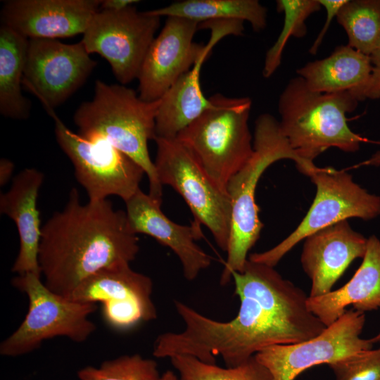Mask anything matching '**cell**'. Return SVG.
I'll return each instance as SVG.
<instances>
[{"instance_id":"6da1fadb","label":"cell","mask_w":380,"mask_h":380,"mask_svg":"<svg viewBox=\"0 0 380 380\" xmlns=\"http://www.w3.org/2000/svg\"><path fill=\"white\" fill-rule=\"evenodd\" d=\"M139 251L125 211L115 210L108 199L82 204L72 188L64 208L42 226L39 264L45 286L69 298L86 279L129 264Z\"/></svg>"},{"instance_id":"7a4b0ae2","label":"cell","mask_w":380,"mask_h":380,"mask_svg":"<svg viewBox=\"0 0 380 380\" xmlns=\"http://www.w3.org/2000/svg\"><path fill=\"white\" fill-rule=\"evenodd\" d=\"M159 103L142 100L123 84L98 80L92 100L80 104L74 122L84 139L108 142L137 163L148 177V194L162 201L163 185L148 148V141L156 138Z\"/></svg>"},{"instance_id":"3957f363","label":"cell","mask_w":380,"mask_h":380,"mask_svg":"<svg viewBox=\"0 0 380 380\" xmlns=\"http://www.w3.org/2000/svg\"><path fill=\"white\" fill-rule=\"evenodd\" d=\"M358 102L350 91H313L303 78L294 77L279 98L280 129L296 154L309 164L330 147L355 152L367 139L350 129L346 114L354 111Z\"/></svg>"},{"instance_id":"277c9868","label":"cell","mask_w":380,"mask_h":380,"mask_svg":"<svg viewBox=\"0 0 380 380\" xmlns=\"http://www.w3.org/2000/svg\"><path fill=\"white\" fill-rule=\"evenodd\" d=\"M281 159L293 160L303 174L315 165L305 163L296 154L273 115L261 114L255 122L253 154L232 177L226 189L232 213L227 260L220 279L222 286L230 282L234 272L243 270L248 253L260 237L263 224L255 203L256 187L265 170Z\"/></svg>"},{"instance_id":"5b68a950","label":"cell","mask_w":380,"mask_h":380,"mask_svg":"<svg viewBox=\"0 0 380 380\" xmlns=\"http://www.w3.org/2000/svg\"><path fill=\"white\" fill-rule=\"evenodd\" d=\"M210 98L211 106L177 139L213 183L227 194L229 181L253 152L248 127L252 101L249 97L232 98L221 94Z\"/></svg>"},{"instance_id":"8992f818","label":"cell","mask_w":380,"mask_h":380,"mask_svg":"<svg viewBox=\"0 0 380 380\" xmlns=\"http://www.w3.org/2000/svg\"><path fill=\"white\" fill-rule=\"evenodd\" d=\"M11 282L27 295L29 308L18 329L1 342V355L27 354L37 349L44 341L57 336L82 343L95 331L96 324L89 317L96 310V303L77 302L57 294L36 274L18 275Z\"/></svg>"},{"instance_id":"52a82bcc","label":"cell","mask_w":380,"mask_h":380,"mask_svg":"<svg viewBox=\"0 0 380 380\" xmlns=\"http://www.w3.org/2000/svg\"><path fill=\"white\" fill-rule=\"evenodd\" d=\"M305 175L317 189L306 215L285 239L267 251L251 254L248 260L274 267L291 249L312 234L348 218L368 220L380 215V196L368 193L346 171L315 165Z\"/></svg>"},{"instance_id":"ba28073f","label":"cell","mask_w":380,"mask_h":380,"mask_svg":"<svg viewBox=\"0 0 380 380\" xmlns=\"http://www.w3.org/2000/svg\"><path fill=\"white\" fill-rule=\"evenodd\" d=\"M199 23L186 18L167 17L143 61L137 80L139 97L146 101L160 100L172 84L203 56H209L220 39L237 35L232 21H215L206 27L212 35L206 45L194 42Z\"/></svg>"},{"instance_id":"9c48e42d","label":"cell","mask_w":380,"mask_h":380,"mask_svg":"<svg viewBox=\"0 0 380 380\" xmlns=\"http://www.w3.org/2000/svg\"><path fill=\"white\" fill-rule=\"evenodd\" d=\"M154 165L160 182L169 185L186 201L193 222L205 226L219 248L227 252L230 234L232 205L177 138L156 137Z\"/></svg>"},{"instance_id":"30bf717a","label":"cell","mask_w":380,"mask_h":380,"mask_svg":"<svg viewBox=\"0 0 380 380\" xmlns=\"http://www.w3.org/2000/svg\"><path fill=\"white\" fill-rule=\"evenodd\" d=\"M45 108L54 120L58 144L72 162L89 201L116 196L125 202L140 189L145 172L137 163L108 142L88 140L75 133L53 108Z\"/></svg>"},{"instance_id":"8fae6325","label":"cell","mask_w":380,"mask_h":380,"mask_svg":"<svg viewBox=\"0 0 380 380\" xmlns=\"http://www.w3.org/2000/svg\"><path fill=\"white\" fill-rule=\"evenodd\" d=\"M160 18L131 6L120 11L100 9L81 40L87 52L109 63L121 84L137 79L146 52L160 27Z\"/></svg>"},{"instance_id":"7c38bea8","label":"cell","mask_w":380,"mask_h":380,"mask_svg":"<svg viewBox=\"0 0 380 380\" xmlns=\"http://www.w3.org/2000/svg\"><path fill=\"white\" fill-rule=\"evenodd\" d=\"M365 323V312L346 310L316 337L298 343L272 346L254 356L269 370L273 380H295L313 366L329 365L346 356L372 348L371 338L360 336Z\"/></svg>"},{"instance_id":"4fadbf2b","label":"cell","mask_w":380,"mask_h":380,"mask_svg":"<svg viewBox=\"0 0 380 380\" xmlns=\"http://www.w3.org/2000/svg\"><path fill=\"white\" fill-rule=\"evenodd\" d=\"M96 65L81 41L30 39L23 85L45 108L53 109L83 85Z\"/></svg>"},{"instance_id":"5bb4252c","label":"cell","mask_w":380,"mask_h":380,"mask_svg":"<svg viewBox=\"0 0 380 380\" xmlns=\"http://www.w3.org/2000/svg\"><path fill=\"white\" fill-rule=\"evenodd\" d=\"M151 278L133 270L129 264L103 269L83 281L69 299L102 303L106 322L117 330H127L156 319Z\"/></svg>"},{"instance_id":"9a60e30c","label":"cell","mask_w":380,"mask_h":380,"mask_svg":"<svg viewBox=\"0 0 380 380\" xmlns=\"http://www.w3.org/2000/svg\"><path fill=\"white\" fill-rule=\"evenodd\" d=\"M102 0H11L1 12L4 24L28 39H56L84 34Z\"/></svg>"},{"instance_id":"2e32d148","label":"cell","mask_w":380,"mask_h":380,"mask_svg":"<svg viewBox=\"0 0 380 380\" xmlns=\"http://www.w3.org/2000/svg\"><path fill=\"white\" fill-rule=\"evenodd\" d=\"M125 203L133 232L148 235L170 248L179 259L187 280L195 279L210 265L211 256L196 243L203 236L201 226L193 222L190 226L174 222L163 213L162 201L141 189Z\"/></svg>"},{"instance_id":"e0dca14e","label":"cell","mask_w":380,"mask_h":380,"mask_svg":"<svg viewBox=\"0 0 380 380\" xmlns=\"http://www.w3.org/2000/svg\"><path fill=\"white\" fill-rule=\"evenodd\" d=\"M367 245V239L354 231L347 220L305 238L300 262L312 283L309 296L330 292L351 262L363 258Z\"/></svg>"},{"instance_id":"ac0fdd59","label":"cell","mask_w":380,"mask_h":380,"mask_svg":"<svg viewBox=\"0 0 380 380\" xmlns=\"http://www.w3.org/2000/svg\"><path fill=\"white\" fill-rule=\"evenodd\" d=\"M44 179L42 172L25 168L13 178L10 189L0 196L1 213L15 222L18 232L20 248L11 269L18 275L33 273L42 276L39 249L42 227L37 198Z\"/></svg>"},{"instance_id":"d6986e66","label":"cell","mask_w":380,"mask_h":380,"mask_svg":"<svg viewBox=\"0 0 380 380\" xmlns=\"http://www.w3.org/2000/svg\"><path fill=\"white\" fill-rule=\"evenodd\" d=\"M308 309L328 327L347 310L348 305L362 312L380 308V240L367 239L362 262L353 277L342 287L324 295L310 297Z\"/></svg>"},{"instance_id":"ffe728a7","label":"cell","mask_w":380,"mask_h":380,"mask_svg":"<svg viewBox=\"0 0 380 380\" xmlns=\"http://www.w3.org/2000/svg\"><path fill=\"white\" fill-rule=\"evenodd\" d=\"M372 68L369 56L346 44L336 47L327 58L306 63L296 73L313 91L354 93L367 84Z\"/></svg>"},{"instance_id":"44dd1931","label":"cell","mask_w":380,"mask_h":380,"mask_svg":"<svg viewBox=\"0 0 380 380\" xmlns=\"http://www.w3.org/2000/svg\"><path fill=\"white\" fill-rule=\"evenodd\" d=\"M208 56L179 77L160 99L156 137L175 139L212 105L201 89L200 72Z\"/></svg>"},{"instance_id":"7402d4cb","label":"cell","mask_w":380,"mask_h":380,"mask_svg":"<svg viewBox=\"0 0 380 380\" xmlns=\"http://www.w3.org/2000/svg\"><path fill=\"white\" fill-rule=\"evenodd\" d=\"M29 39L9 27H0V113L6 118L27 119L31 103L22 93Z\"/></svg>"},{"instance_id":"603a6c76","label":"cell","mask_w":380,"mask_h":380,"mask_svg":"<svg viewBox=\"0 0 380 380\" xmlns=\"http://www.w3.org/2000/svg\"><path fill=\"white\" fill-rule=\"evenodd\" d=\"M153 16L178 17L199 24L208 21L248 22L255 32L267 25V9L258 0H184L147 11Z\"/></svg>"},{"instance_id":"cb8c5ba5","label":"cell","mask_w":380,"mask_h":380,"mask_svg":"<svg viewBox=\"0 0 380 380\" xmlns=\"http://www.w3.org/2000/svg\"><path fill=\"white\" fill-rule=\"evenodd\" d=\"M348 45L369 56L380 44V0H348L336 15Z\"/></svg>"},{"instance_id":"d4e9b609","label":"cell","mask_w":380,"mask_h":380,"mask_svg":"<svg viewBox=\"0 0 380 380\" xmlns=\"http://www.w3.org/2000/svg\"><path fill=\"white\" fill-rule=\"evenodd\" d=\"M170 360L179 373V380H273L255 356L238 366L225 368L190 355H175Z\"/></svg>"},{"instance_id":"484cf974","label":"cell","mask_w":380,"mask_h":380,"mask_svg":"<svg viewBox=\"0 0 380 380\" xmlns=\"http://www.w3.org/2000/svg\"><path fill=\"white\" fill-rule=\"evenodd\" d=\"M322 8L318 0L277 1V10L284 14V25L274 44L266 53L264 77H270L281 65L282 53L290 37H304L307 33V18Z\"/></svg>"},{"instance_id":"4316f807","label":"cell","mask_w":380,"mask_h":380,"mask_svg":"<svg viewBox=\"0 0 380 380\" xmlns=\"http://www.w3.org/2000/svg\"><path fill=\"white\" fill-rule=\"evenodd\" d=\"M79 380H160L157 362L139 354L104 361L99 367L87 366L77 372Z\"/></svg>"},{"instance_id":"83f0119b","label":"cell","mask_w":380,"mask_h":380,"mask_svg":"<svg viewBox=\"0 0 380 380\" xmlns=\"http://www.w3.org/2000/svg\"><path fill=\"white\" fill-rule=\"evenodd\" d=\"M329 366L335 380H380V348L346 356Z\"/></svg>"},{"instance_id":"f1b7e54d","label":"cell","mask_w":380,"mask_h":380,"mask_svg":"<svg viewBox=\"0 0 380 380\" xmlns=\"http://www.w3.org/2000/svg\"><path fill=\"white\" fill-rule=\"evenodd\" d=\"M369 58L372 66L369 79L364 87L353 93L359 101L380 99V44Z\"/></svg>"},{"instance_id":"f546056e","label":"cell","mask_w":380,"mask_h":380,"mask_svg":"<svg viewBox=\"0 0 380 380\" xmlns=\"http://www.w3.org/2000/svg\"><path fill=\"white\" fill-rule=\"evenodd\" d=\"M348 0H318L322 8H324L327 12L326 21L319 32L317 38L312 44L309 52L312 55H315L322 40L329 27L332 20L336 17L341 7Z\"/></svg>"},{"instance_id":"4dcf8cb0","label":"cell","mask_w":380,"mask_h":380,"mask_svg":"<svg viewBox=\"0 0 380 380\" xmlns=\"http://www.w3.org/2000/svg\"><path fill=\"white\" fill-rule=\"evenodd\" d=\"M15 169L14 163L6 158L0 160V185L4 186L12 177Z\"/></svg>"},{"instance_id":"1f68e13d","label":"cell","mask_w":380,"mask_h":380,"mask_svg":"<svg viewBox=\"0 0 380 380\" xmlns=\"http://www.w3.org/2000/svg\"><path fill=\"white\" fill-rule=\"evenodd\" d=\"M138 2L134 0H102L100 9L120 11Z\"/></svg>"},{"instance_id":"d6a6232c","label":"cell","mask_w":380,"mask_h":380,"mask_svg":"<svg viewBox=\"0 0 380 380\" xmlns=\"http://www.w3.org/2000/svg\"><path fill=\"white\" fill-rule=\"evenodd\" d=\"M379 166L380 165V151H376L369 158L357 165V167L360 166Z\"/></svg>"},{"instance_id":"836d02e7","label":"cell","mask_w":380,"mask_h":380,"mask_svg":"<svg viewBox=\"0 0 380 380\" xmlns=\"http://www.w3.org/2000/svg\"><path fill=\"white\" fill-rule=\"evenodd\" d=\"M161 380H179L174 374H166L161 378Z\"/></svg>"},{"instance_id":"e575fe53","label":"cell","mask_w":380,"mask_h":380,"mask_svg":"<svg viewBox=\"0 0 380 380\" xmlns=\"http://www.w3.org/2000/svg\"><path fill=\"white\" fill-rule=\"evenodd\" d=\"M372 342L374 343H380V331L373 338H371Z\"/></svg>"},{"instance_id":"d590c367","label":"cell","mask_w":380,"mask_h":380,"mask_svg":"<svg viewBox=\"0 0 380 380\" xmlns=\"http://www.w3.org/2000/svg\"><path fill=\"white\" fill-rule=\"evenodd\" d=\"M234 21H236V20H234ZM236 22H238L239 23H240V25H241V27H242V32H241V34H242L243 31V27L242 24H241L240 22H239V21H236ZM208 23H209V22H208ZM206 23H205V24H206ZM205 25H204V27H205Z\"/></svg>"}]
</instances>
